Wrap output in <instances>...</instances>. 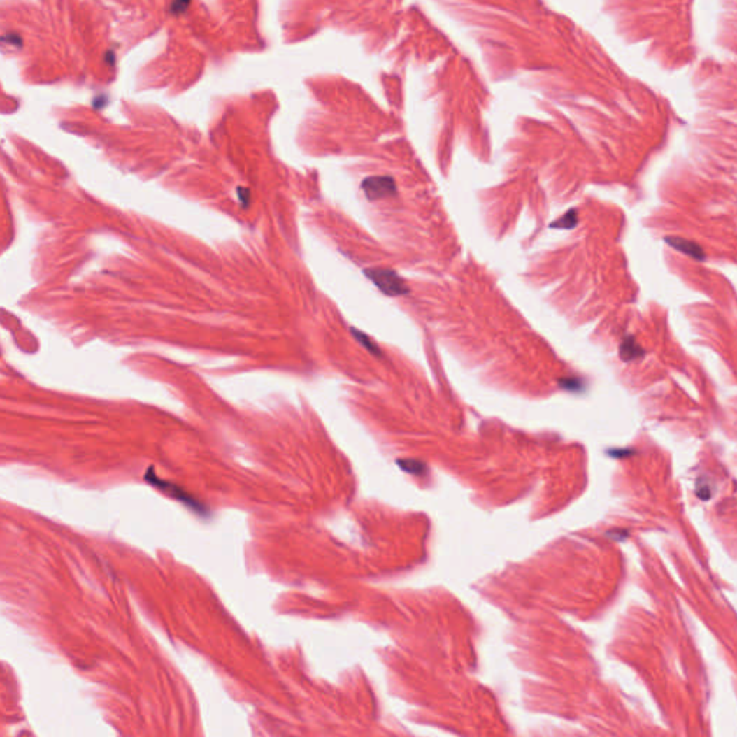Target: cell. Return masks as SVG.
Wrapping results in <instances>:
<instances>
[{
  "mask_svg": "<svg viewBox=\"0 0 737 737\" xmlns=\"http://www.w3.org/2000/svg\"><path fill=\"white\" fill-rule=\"evenodd\" d=\"M667 241H668L670 245H673V247H674L675 250H681V251L685 252L687 255H692L693 258H699V259L703 258L700 248L697 247V245H694V243H692V242H687V241H684V239H671V238L667 239Z\"/></svg>",
  "mask_w": 737,
  "mask_h": 737,
  "instance_id": "cell-4",
  "label": "cell"
},
{
  "mask_svg": "<svg viewBox=\"0 0 737 737\" xmlns=\"http://www.w3.org/2000/svg\"><path fill=\"white\" fill-rule=\"evenodd\" d=\"M579 222V216L576 209H571L563 216H560L556 222L550 224V228H559V229H573Z\"/></svg>",
  "mask_w": 737,
  "mask_h": 737,
  "instance_id": "cell-3",
  "label": "cell"
},
{
  "mask_svg": "<svg viewBox=\"0 0 737 737\" xmlns=\"http://www.w3.org/2000/svg\"><path fill=\"white\" fill-rule=\"evenodd\" d=\"M362 190L364 192L366 198L368 201H380L389 196H395L398 193L395 179L390 176H371L366 178L362 185Z\"/></svg>",
  "mask_w": 737,
  "mask_h": 737,
  "instance_id": "cell-2",
  "label": "cell"
},
{
  "mask_svg": "<svg viewBox=\"0 0 737 737\" xmlns=\"http://www.w3.org/2000/svg\"><path fill=\"white\" fill-rule=\"evenodd\" d=\"M364 276L389 297L406 296L409 288L398 273L389 268H366Z\"/></svg>",
  "mask_w": 737,
  "mask_h": 737,
  "instance_id": "cell-1",
  "label": "cell"
},
{
  "mask_svg": "<svg viewBox=\"0 0 737 737\" xmlns=\"http://www.w3.org/2000/svg\"><path fill=\"white\" fill-rule=\"evenodd\" d=\"M352 333L356 336V338L359 340V343H362V345H363L368 352H372V353H375V355H380V350H379V348L376 346V343H373V341H372L371 338H368L364 333H360V331H357L356 329H353Z\"/></svg>",
  "mask_w": 737,
  "mask_h": 737,
  "instance_id": "cell-6",
  "label": "cell"
},
{
  "mask_svg": "<svg viewBox=\"0 0 737 737\" xmlns=\"http://www.w3.org/2000/svg\"><path fill=\"white\" fill-rule=\"evenodd\" d=\"M399 465L402 466V468L410 474H415V475H421L425 470V465L420 461H412V459H406V461H399Z\"/></svg>",
  "mask_w": 737,
  "mask_h": 737,
  "instance_id": "cell-5",
  "label": "cell"
}]
</instances>
